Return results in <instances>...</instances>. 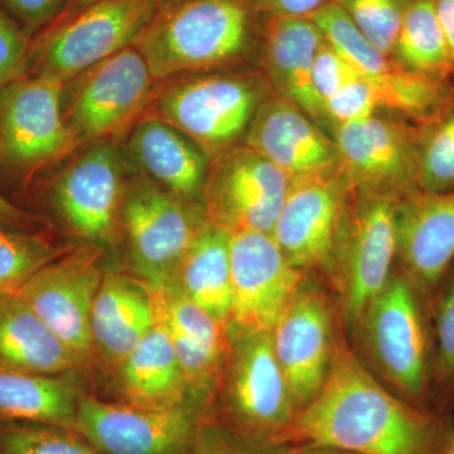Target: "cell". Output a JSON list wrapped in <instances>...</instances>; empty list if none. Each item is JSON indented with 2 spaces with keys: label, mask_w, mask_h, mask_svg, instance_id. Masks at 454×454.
Returning a JSON list of instances; mask_svg holds the SVG:
<instances>
[{
  "label": "cell",
  "mask_w": 454,
  "mask_h": 454,
  "mask_svg": "<svg viewBox=\"0 0 454 454\" xmlns=\"http://www.w3.org/2000/svg\"><path fill=\"white\" fill-rule=\"evenodd\" d=\"M321 29L325 40L339 55L363 74L387 73L395 66L394 59L382 55L357 28L345 9L328 2L309 17Z\"/></svg>",
  "instance_id": "31"
},
{
  "label": "cell",
  "mask_w": 454,
  "mask_h": 454,
  "mask_svg": "<svg viewBox=\"0 0 454 454\" xmlns=\"http://www.w3.org/2000/svg\"><path fill=\"white\" fill-rule=\"evenodd\" d=\"M382 55L393 56L405 9L411 0H333Z\"/></svg>",
  "instance_id": "34"
},
{
  "label": "cell",
  "mask_w": 454,
  "mask_h": 454,
  "mask_svg": "<svg viewBox=\"0 0 454 454\" xmlns=\"http://www.w3.org/2000/svg\"><path fill=\"white\" fill-rule=\"evenodd\" d=\"M66 253L43 235L0 223V295L17 293L33 274Z\"/></svg>",
  "instance_id": "30"
},
{
  "label": "cell",
  "mask_w": 454,
  "mask_h": 454,
  "mask_svg": "<svg viewBox=\"0 0 454 454\" xmlns=\"http://www.w3.org/2000/svg\"><path fill=\"white\" fill-rule=\"evenodd\" d=\"M121 217L134 268L154 288L177 283L184 256L208 223L203 205L149 179L125 190Z\"/></svg>",
  "instance_id": "8"
},
{
  "label": "cell",
  "mask_w": 454,
  "mask_h": 454,
  "mask_svg": "<svg viewBox=\"0 0 454 454\" xmlns=\"http://www.w3.org/2000/svg\"><path fill=\"white\" fill-rule=\"evenodd\" d=\"M172 2V0H160V5L164 4V3Z\"/></svg>",
  "instance_id": "45"
},
{
  "label": "cell",
  "mask_w": 454,
  "mask_h": 454,
  "mask_svg": "<svg viewBox=\"0 0 454 454\" xmlns=\"http://www.w3.org/2000/svg\"><path fill=\"white\" fill-rule=\"evenodd\" d=\"M286 454H356L339 448L324 446H289Z\"/></svg>",
  "instance_id": "44"
},
{
  "label": "cell",
  "mask_w": 454,
  "mask_h": 454,
  "mask_svg": "<svg viewBox=\"0 0 454 454\" xmlns=\"http://www.w3.org/2000/svg\"><path fill=\"white\" fill-rule=\"evenodd\" d=\"M229 352L207 419L249 437L279 443L295 417L271 333L227 330Z\"/></svg>",
  "instance_id": "5"
},
{
  "label": "cell",
  "mask_w": 454,
  "mask_h": 454,
  "mask_svg": "<svg viewBox=\"0 0 454 454\" xmlns=\"http://www.w3.org/2000/svg\"><path fill=\"white\" fill-rule=\"evenodd\" d=\"M83 364L17 293L0 295V365L61 375Z\"/></svg>",
  "instance_id": "23"
},
{
  "label": "cell",
  "mask_w": 454,
  "mask_h": 454,
  "mask_svg": "<svg viewBox=\"0 0 454 454\" xmlns=\"http://www.w3.org/2000/svg\"><path fill=\"white\" fill-rule=\"evenodd\" d=\"M71 373L42 375L0 365V424L37 423L74 430L83 394Z\"/></svg>",
  "instance_id": "26"
},
{
  "label": "cell",
  "mask_w": 454,
  "mask_h": 454,
  "mask_svg": "<svg viewBox=\"0 0 454 454\" xmlns=\"http://www.w3.org/2000/svg\"><path fill=\"white\" fill-rule=\"evenodd\" d=\"M452 454H454V442H453V452H452Z\"/></svg>",
  "instance_id": "46"
},
{
  "label": "cell",
  "mask_w": 454,
  "mask_h": 454,
  "mask_svg": "<svg viewBox=\"0 0 454 454\" xmlns=\"http://www.w3.org/2000/svg\"><path fill=\"white\" fill-rule=\"evenodd\" d=\"M68 0H0L7 11L32 35L49 28L64 11Z\"/></svg>",
  "instance_id": "39"
},
{
  "label": "cell",
  "mask_w": 454,
  "mask_h": 454,
  "mask_svg": "<svg viewBox=\"0 0 454 454\" xmlns=\"http://www.w3.org/2000/svg\"><path fill=\"white\" fill-rule=\"evenodd\" d=\"M118 367L122 402L151 409L191 404L177 352L160 322Z\"/></svg>",
  "instance_id": "25"
},
{
  "label": "cell",
  "mask_w": 454,
  "mask_h": 454,
  "mask_svg": "<svg viewBox=\"0 0 454 454\" xmlns=\"http://www.w3.org/2000/svg\"><path fill=\"white\" fill-rule=\"evenodd\" d=\"M325 114L334 128L375 115L376 110L364 74L325 103Z\"/></svg>",
  "instance_id": "38"
},
{
  "label": "cell",
  "mask_w": 454,
  "mask_h": 454,
  "mask_svg": "<svg viewBox=\"0 0 454 454\" xmlns=\"http://www.w3.org/2000/svg\"><path fill=\"white\" fill-rule=\"evenodd\" d=\"M397 196L354 188L325 280L351 331L393 273L396 256Z\"/></svg>",
  "instance_id": "4"
},
{
  "label": "cell",
  "mask_w": 454,
  "mask_h": 454,
  "mask_svg": "<svg viewBox=\"0 0 454 454\" xmlns=\"http://www.w3.org/2000/svg\"><path fill=\"white\" fill-rule=\"evenodd\" d=\"M231 234L206 223L191 245L181 268L177 284L181 291L220 324H229L231 313Z\"/></svg>",
  "instance_id": "27"
},
{
  "label": "cell",
  "mask_w": 454,
  "mask_h": 454,
  "mask_svg": "<svg viewBox=\"0 0 454 454\" xmlns=\"http://www.w3.org/2000/svg\"><path fill=\"white\" fill-rule=\"evenodd\" d=\"M349 333L356 340L357 356L379 380L387 382V389L415 408L437 413L432 396L434 331L430 301L399 269L394 268Z\"/></svg>",
  "instance_id": "2"
},
{
  "label": "cell",
  "mask_w": 454,
  "mask_h": 454,
  "mask_svg": "<svg viewBox=\"0 0 454 454\" xmlns=\"http://www.w3.org/2000/svg\"><path fill=\"white\" fill-rule=\"evenodd\" d=\"M361 76L363 74L339 55L327 41L322 42L313 62L312 82L325 110L331 98Z\"/></svg>",
  "instance_id": "37"
},
{
  "label": "cell",
  "mask_w": 454,
  "mask_h": 454,
  "mask_svg": "<svg viewBox=\"0 0 454 454\" xmlns=\"http://www.w3.org/2000/svg\"><path fill=\"white\" fill-rule=\"evenodd\" d=\"M160 8V0H100L33 38L29 68L65 83L134 46Z\"/></svg>",
  "instance_id": "6"
},
{
  "label": "cell",
  "mask_w": 454,
  "mask_h": 454,
  "mask_svg": "<svg viewBox=\"0 0 454 454\" xmlns=\"http://www.w3.org/2000/svg\"><path fill=\"white\" fill-rule=\"evenodd\" d=\"M0 454L103 453L73 429L37 423H3Z\"/></svg>",
  "instance_id": "33"
},
{
  "label": "cell",
  "mask_w": 454,
  "mask_h": 454,
  "mask_svg": "<svg viewBox=\"0 0 454 454\" xmlns=\"http://www.w3.org/2000/svg\"><path fill=\"white\" fill-rule=\"evenodd\" d=\"M264 86L243 74H210L169 86L157 113L210 157L225 153L247 134L262 100Z\"/></svg>",
  "instance_id": "10"
},
{
  "label": "cell",
  "mask_w": 454,
  "mask_h": 454,
  "mask_svg": "<svg viewBox=\"0 0 454 454\" xmlns=\"http://www.w3.org/2000/svg\"><path fill=\"white\" fill-rule=\"evenodd\" d=\"M157 322L148 284L119 273L104 274L91 310L95 351L119 366Z\"/></svg>",
  "instance_id": "22"
},
{
  "label": "cell",
  "mask_w": 454,
  "mask_h": 454,
  "mask_svg": "<svg viewBox=\"0 0 454 454\" xmlns=\"http://www.w3.org/2000/svg\"><path fill=\"white\" fill-rule=\"evenodd\" d=\"M202 419L191 404L151 409L83 394L74 430L103 454H190Z\"/></svg>",
  "instance_id": "13"
},
{
  "label": "cell",
  "mask_w": 454,
  "mask_h": 454,
  "mask_svg": "<svg viewBox=\"0 0 454 454\" xmlns=\"http://www.w3.org/2000/svg\"><path fill=\"white\" fill-rule=\"evenodd\" d=\"M65 89L44 74L0 88V166L31 176L82 145L66 121Z\"/></svg>",
  "instance_id": "9"
},
{
  "label": "cell",
  "mask_w": 454,
  "mask_h": 454,
  "mask_svg": "<svg viewBox=\"0 0 454 454\" xmlns=\"http://www.w3.org/2000/svg\"><path fill=\"white\" fill-rule=\"evenodd\" d=\"M258 18L250 0H172L134 47L154 80L221 67L252 49Z\"/></svg>",
  "instance_id": "3"
},
{
  "label": "cell",
  "mask_w": 454,
  "mask_h": 454,
  "mask_svg": "<svg viewBox=\"0 0 454 454\" xmlns=\"http://www.w3.org/2000/svg\"><path fill=\"white\" fill-rule=\"evenodd\" d=\"M352 190L340 167L292 179L271 234L292 267L327 276Z\"/></svg>",
  "instance_id": "12"
},
{
  "label": "cell",
  "mask_w": 454,
  "mask_h": 454,
  "mask_svg": "<svg viewBox=\"0 0 454 454\" xmlns=\"http://www.w3.org/2000/svg\"><path fill=\"white\" fill-rule=\"evenodd\" d=\"M433 4L454 59V0H433Z\"/></svg>",
  "instance_id": "42"
},
{
  "label": "cell",
  "mask_w": 454,
  "mask_h": 454,
  "mask_svg": "<svg viewBox=\"0 0 454 454\" xmlns=\"http://www.w3.org/2000/svg\"><path fill=\"white\" fill-rule=\"evenodd\" d=\"M100 2V0H68L67 4L62 13L59 14V18L52 23L64 22V20H67L68 18L76 16L77 13L90 7V5L95 4V3ZM51 25V26H52Z\"/></svg>",
  "instance_id": "43"
},
{
  "label": "cell",
  "mask_w": 454,
  "mask_h": 454,
  "mask_svg": "<svg viewBox=\"0 0 454 454\" xmlns=\"http://www.w3.org/2000/svg\"><path fill=\"white\" fill-rule=\"evenodd\" d=\"M325 41L309 17H277L265 20L262 67L277 95L291 101L324 129L327 114L312 82L313 62Z\"/></svg>",
  "instance_id": "21"
},
{
  "label": "cell",
  "mask_w": 454,
  "mask_h": 454,
  "mask_svg": "<svg viewBox=\"0 0 454 454\" xmlns=\"http://www.w3.org/2000/svg\"><path fill=\"white\" fill-rule=\"evenodd\" d=\"M292 178L249 146L217 155L208 167L202 200L206 217L229 234H273Z\"/></svg>",
  "instance_id": "11"
},
{
  "label": "cell",
  "mask_w": 454,
  "mask_h": 454,
  "mask_svg": "<svg viewBox=\"0 0 454 454\" xmlns=\"http://www.w3.org/2000/svg\"><path fill=\"white\" fill-rule=\"evenodd\" d=\"M259 17H310L333 0H250Z\"/></svg>",
  "instance_id": "40"
},
{
  "label": "cell",
  "mask_w": 454,
  "mask_h": 454,
  "mask_svg": "<svg viewBox=\"0 0 454 454\" xmlns=\"http://www.w3.org/2000/svg\"><path fill=\"white\" fill-rule=\"evenodd\" d=\"M124 195L121 157L109 142L94 143L59 175L52 190L65 223L97 244L114 240Z\"/></svg>",
  "instance_id": "18"
},
{
  "label": "cell",
  "mask_w": 454,
  "mask_h": 454,
  "mask_svg": "<svg viewBox=\"0 0 454 454\" xmlns=\"http://www.w3.org/2000/svg\"><path fill=\"white\" fill-rule=\"evenodd\" d=\"M98 256V250L90 247L66 253L17 292L85 364L95 352L91 310L104 277Z\"/></svg>",
  "instance_id": "17"
},
{
  "label": "cell",
  "mask_w": 454,
  "mask_h": 454,
  "mask_svg": "<svg viewBox=\"0 0 454 454\" xmlns=\"http://www.w3.org/2000/svg\"><path fill=\"white\" fill-rule=\"evenodd\" d=\"M245 145L293 178L339 168L334 139L300 107L279 95L265 98L254 115Z\"/></svg>",
  "instance_id": "20"
},
{
  "label": "cell",
  "mask_w": 454,
  "mask_h": 454,
  "mask_svg": "<svg viewBox=\"0 0 454 454\" xmlns=\"http://www.w3.org/2000/svg\"><path fill=\"white\" fill-rule=\"evenodd\" d=\"M66 121L82 140L107 142L139 118L153 77L136 47L121 51L76 77Z\"/></svg>",
  "instance_id": "14"
},
{
  "label": "cell",
  "mask_w": 454,
  "mask_h": 454,
  "mask_svg": "<svg viewBox=\"0 0 454 454\" xmlns=\"http://www.w3.org/2000/svg\"><path fill=\"white\" fill-rule=\"evenodd\" d=\"M394 223L396 268L432 303L454 260V191L397 197Z\"/></svg>",
  "instance_id": "19"
},
{
  "label": "cell",
  "mask_w": 454,
  "mask_h": 454,
  "mask_svg": "<svg viewBox=\"0 0 454 454\" xmlns=\"http://www.w3.org/2000/svg\"><path fill=\"white\" fill-rule=\"evenodd\" d=\"M391 59L406 70L454 76V59L433 0L409 2Z\"/></svg>",
  "instance_id": "28"
},
{
  "label": "cell",
  "mask_w": 454,
  "mask_h": 454,
  "mask_svg": "<svg viewBox=\"0 0 454 454\" xmlns=\"http://www.w3.org/2000/svg\"><path fill=\"white\" fill-rule=\"evenodd\" d=\"M133 160L170 192L187 200L202 196L207 155L184 133L160 118L140 121L129 139Z\"/></svg>",
  "instance_id": "24"
},
{
  "label": "cell",
  "mask_w": 454,
  "mask_h": 454,
  "mask_svg": "<svg viewBox=\"0 0 454 454\" xmlns=\"http://www.w3.org/2000/svg\"><path fill=\"white\" fill-rule=\"evenodd\" d=\"M419 129L418 188L428 192L454 191V100Z\"/></svg>",
  "instance_id": "32"
},
{
  "label": "cell",
  "mask_w": 454,
  "mask_h": 454,
  "mask_svg": "<svg viewBox=\"0 0 454 454\" xmlns=\"http://www.w3.org/2000/svg\"><path fill=\"white\" fill-rule=\"evenodd\" d=\"M286 446L356 454H452V417L415 408L382 387L340 334L324 387L280 435Z\"/></svg>",
  "instance_id": "1"
},
{
  "label": "cell",
  "mask_w": 454,
  "mask_h": 454,
  "mask_svg": "<svg viewBox=\"0 0 454 454\" xmlns=\"http://www.w3.org/2000/svg\"><path fill=\"white\" fill-rule=\"evenodd\" d=\"M434 331L432 396L434 411L452 417L454 409V260L439 282L432 303Z\"/></svg>",
  "instance_id": "29"
},
{
  "label": "cell",
  "mask_w": 454,
  "mask_h": 454,
  "mask_svg": "<svg viewBox=\"0 0 454 454\" xmlns=\"http://www.w3.org/2000/svg\"><path fill=\"white\" fill-rule=\"evenodd\" d=\"M340 169L354 188L403 196L418 188L419 129L372 115L337 125Z\"/></svg>",
  "instance_id": "15"
},
{
  "label": "cell",
  "mask_w": 454,
  "mask_h": 454,
  "mask_svg": "<svg viewBox=\"0 0 454 454\" xmlns=\"http://www.w3.org/2000/svg\"><path fill=\"white\" fill-rule=\"evenodd\" d=\"M231 313L227 330L271 333L307 271L289 264L273 236L240 231L230 239Z\"/></svg>",
  "instance_id": "16"
},
{
  "label": "cell",
  "mask_w": 454,
  "mask_h": 454,
  "mask_svg": "<svg viewBox=\"0 0 454 454\" xmlns=\"http://www.w3.org/2000/svg\"><path fill=\"white\" fill-rule=\"evenodd\" d=\"M33 37L0 7V88L27 76Z\"/></svg>",
  "instance_id": "36"
},
{
  "label": "cell",
  "mask_w": 454,
  "mask_h": 454,
  "mask_svg": "<svg viewBox=\"0 0 454 454\" xmlns=\"http://www.w3.org/2000/svg\"><path fill=\"white\" fill-rule=\"evenodd\" d=\"M0 223L28 230L37 223V219L0 195Z\"/></svg>",
  "instance_id": "41"
},
{
  "label": "cell",
  "mask_w": 454,
  "mask_h": 454,
  "mask_svg": "<svg viewBox=\"0 0 454 454\" xmlns=\"http://www.w3.org/2000/svg\"><path fill=\"white\" fill-rule=\"evenodd\" d=\"M340 325L333 289L324 277L307 271L271 331L295 415L324 387L342 334Z\"/></svg>",
  "instance_id": "7"
},
{
  "label": "cell",
  "mask_w": 454,
  "mask_h": 454,
  "mask_svg": "<svg viewBox=\"0 0 454 454\" xmlns=\"http://www.w3.org/2000/svg\"><path fill=\"white\" fill-rule=\"evenodd\" d=\"M289 446L241 434L215 420H201L190 454H286Z\"/></svg>",
  "instance_id": "35"
}]
</instances>
